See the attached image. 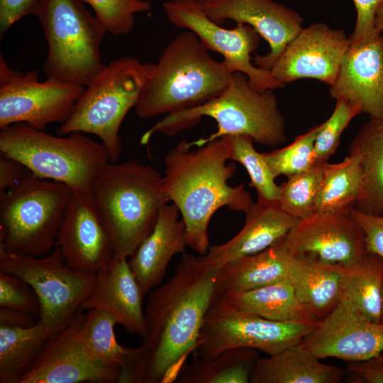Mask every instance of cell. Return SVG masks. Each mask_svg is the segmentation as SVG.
Masks as SVG:
<instances>
[{
  "label": "cell",
  "instance_id": "obj_42",
  "mask_svg": "<svg viewBox=\"0 0 383 383\" xmlns=\"http://www.w3.org/2000/svg\"><path fill=\"white\" fill-rule=\"evenodd\" d=\"M40 0H0V38L18 21L35 15Z\"/></svg>",
  "mask_w": 383,
  "mask_h": 383
},
{
  "label": "cell",
  "instance_id": "obj_4",
  "mask_svg": "<svg viewBox=\"0 0 383 383\" xmlns=\"http://www.w3.org/2000/svg\"><path fill=\"white\" fill-rule=\"evenodd\" d=\"M114 255L129 258L152 232L168 202L162 174L135 160L107 162L91 189Z\"/></svg>",
  "mask_w": 383,
  "mask_h": 383
},
{
  "label": "cell",
  "instance_id": "obj_9",
  "mask_svg": "<svg viewBox=\"0 0 383 383\" xmlns=\"http://www.w3.org/2000/svg\"><path fill=\"white\" fill-rule=\"evenodd\" d=\"M72 190L28 173L0 192V250L40 257L55 246Z\"/></svg>",
  "mask_w": 383,
  "mask_h": 383
},
{
  "label": "cell",
  "instance_id": "obj_44",
  "mask_svg": "<svg viewBox=\"0 0 383 383\" xmlns=\"http://www.w3.org/2000/svg\"><path fill=\"white\" fill-rule=\"evenodd\" d=\"M30 172L29 170L19 161L1 154L0 192L13 187Z\"/></svg>",
  "mask_w": 383,
  "mask_h": 383
},
{
  "label": "cell",
  "instance_id": "obj_49",
  "mask_svg": "<svg viewBox=\"0 0 383 383\" xmlns=\"http://www.w3.org/2000/svg\"><path fill=\"white\" fill-rule=\"evenodd\" d=\"M145 1H148L149 0H145Z\"/></svg>",
  "mask_w": 383,
  "mask_h": 383
},
{
  "label": "cell",
  "instance_id": "obj_22",
  "mask_svg": "<svg viewBox=\"0 0 383 383\" xmlns=\"http://www.w3.org/2000/svg\"><path fill=\"white\" fill-rule=\"evenodd\" d=\"M174 204L167 203L152 232L129 257V266L145 296L162 284L172 257L187 245L184 223Z\"/></svg>",
  "mask_w": 383,
  "mask_h": 383
},
{
  "label": "cell",
  "instance_id": "obj_18",
  "mask_svg": "<svg viewBox=\"0 0 383 383\" xmlns=\"http://www.w3.org/2000/svg\"><path fill=\"white\" fill-rule=\"evenodd\" d=\"M206 15L217 23L232 20L248 24L270 46L254 64L270 70L288 43L302 30L304 19L296 11L274 0H210L200 1Z\"/></svg>",
  "mask_w": 383,
  "mask_h": 383
},
{
  "label": "cell",
  "instance_id": "obj_36",
  "mask_svg": "<svg viewBox=\"0 0 383 383\" xmlns=\"http://www.w3.org/2000/svg\"><path fill=\"white\" fill-rule=\"evenodd\" d=\"M320 126L321 124L311 128L287 147L262 153L275 178L279 175L288 177L316 164L313 148Z\"/></svg>",
  "mask_w": 383,
  "mask_h": 383
},
{
  "label": "cell",
  "instance_id": "obj_16",
  "mask_svg": "<svg viewBox=\"0 0 383 383\" xmlns=\"http://www.w3.org/2000/svg\"><path fill=\"white\" fill-rule=\"evenodd\" d=\"M350 45L343 30L323 23H313L303 28L288 43L270 71L284 85L301 79H314L331 86Z\"/></svg>",
  "mask_w": 383,
  "mask_h": 383
},
{
  "label": "cell",
  "instance_id": "obj_8",
  "mask_svg": "<svg viewBox=\"0 0 383 383\" xmlns=\"http://www.w3.org/2000/svg\"><path fill=\"white\" fill-rule=\"evenodd\" d=\"M35 16L48 45L46 78L86 87L106 66L100 51L104 26L82 0H40Z\"/></svg>",
  "mask_w": 383,
  "mask_h": 383
},
{
  "label": "cell",
  "instance_id": "obj_38",
  "mask_svg": "<svg viewBox=\"0 0 383 383\" xmlns=\"http://www.w3.org/2000/svg\"><path fill=\"white\" fill-rule=\"evenodd\" d=\"M335 101L332 114L321 124L316 136L313 150L316 163L327 162L338 147L344 130L354 117L361 113L348 102L340 99Z\"/></svg>",
  "mask_w": 383,
  "mask_h": 383
},
{
  "label": "cell",
  "instance_id": "obj_47",
  "mask_svg": "<svg viewBox=\"0 0 383 383\" xmlns=\"http://www.w3.org/2000/svg\"><path fill=\"white\" fill-rule=\"evenodd\" d=\"M380 323L383 324V290H382V310H381Z\"/></svg>",
  "mask_w": 383,
  "mask_h": 383
},
{
  "label": "cell",
  "instance_id": "obj_27",
  "mask_svg": "<svg viewBox=\"0 0 383 383\" xmlns=\"http://www.w3.org/2000/svg\"><path fill=\"white\" fill-rule=\"evenodd\" d=\"M213 301L272 321L307 323L320 321L299 301L289 278L252 290L226 293Z\"/></svg>",
  "mask_w": 383,
  "mask_h": 383
},
{
  "label": "cell",
  "instance_id": "obj_48",
  "mask_svg": "<svg viewBox=\"0 0 383 383\" xmlns=\"http://www.w3.org/2000/svg\"><path fill=\"white\" fill-rule=\"evenodd\" d=\"M200 1H210V0H199Z\"/></svg>",
  "mask_w": 383,
  "mask_h": 383
},
{
  "label": "cell",
  "instance_id": "obj_43",
  "mask_svg": "<svg viewBox=\"0 0 383 383\" xmlns=\"http://www.w3.org/2000/svg\"><path fill=\"white\" fill-rule=\"evenodd\" d=\"M348 370L357 382L383 383V352L367 360L350 362Z\"/></svg>",
  "mask_w": 383,
  "mask_h": 383
},
{
  "label": "cell",
  "instance_id": "obj_2",
  "mask_svg": "<svg viewBox=\"0 0 383 383\" xmlns=\"http://www.w3.org/2000/svg\"><path fill=\"white\" fill-rule=\"evenodd\" d=\"M230 141L223 136L192 149L183 140L164 158L162 189L178 209L184 223L187 245L199 255L209 248V224L223 206L245 212L252 203L243 183L231 186L228 180L236 169L229 160Z\"/></svg>",
  "mask_w": 383,
  "mask_h": 383
},
{
  "label": "cell",
  "instance_id": "obj_31",
  "mask_svg": "<svg viewBox=\"0 0 383 383\" xmlns=\"http://www.w3.org/2000/svg\"><path fill=\"white\" fill-rule=\"evenodd\" d=\"M362 181V168L357 156L348 155L338 163L325 162L315 212H332L354 206L360 195Z\"/></svg>",
  "mask_w": 383,
  "mask_h": 383
},
{
  "label": "cell",
  "instance_id": "obj_20",
  "mask_svg": "<svg viewBox=\"0 0 383 383\" xmlns=\"http://www.w3.org/2000/svg\"><path fill=\"white\" fill-rule=\"evenodd\" d=\"M331 96L370 117L383 116V36L350 43Z\"/></svg>",
  "mask_w": 383,
  "mask_h": 383
},
{
  "label": "cell",
  "instance_id": "obj_1",
  "mask_svg": "<svg viewBox=\"0 0 383 383\" xmlns=\"http://www.w3.org/2000/svg\"><path fill=\"white\" fill-rule=\"evenodd\" d=\"M221 267L202 255L182 254L172 276L148 293L143 343L124 357L118 383L174 381L195 350Z\"/></svg>",
  "mask_w": 383,
  "mask_h": 383
},
{
  "label": "cell",
  "instance_id": "obj_19",
  "mask_svg": "<svg viewBox=\"0 0 383 383\" xmlns=\"http://www.w3.org/2000/svg\"><path fill=\"white\" fill-rule=\"evenodd\" d=\"M55 245L70 267L87 274H96L113 256L91 192H72Z\"/></svg>",
  "mask_w": 383,
  "mask_h": 383
},
{
  "label": "cell",
  "instance_id": "obj_40",
  "mask_svg": "<svg viewBox=\"0 0 383 383\" xmlns=\"http://www.w3.org/2000/svg\"><path fill=\"white\" fill-rule=\"evenodd\" d=\"M382 0H353L356 10V22L350 43L365 41L379 33L374 26L377 8Z\"/></svg>",
  "mask_w": 383,
  "mask_h": 383
},
{
  "label": "cell",
  "instance_id": "obj_24",
  "mask_svg": "<svg viewBox=\"0 0 383 383\" xmlns=\"http://www.w3.org/2000/svg\"><path fill=\"white\" fill-rule=\"evenodd\" d=\"M293 257L284 237L258 253L224 265L218 275L216 297L226 293L252 290L289 278Z\"/></svg>",
  "mask_w": 383,
  "mask_h": 383
},
{
  "label": "cell",
  "instance_id": "obj_14",
  "mask_svg": "<svg viewBox=\"0 0 383 383\" xmlns=\"http://www.w3.org/2000/svg\"><path fill=\"white\" fill-rule=\"evenodd\" d=\"M354 206L332 212H315L299 220L285 237L295 256L351 266L366 252L365 233L352 215Z\"/></svg>",
  "mask_w": 383,
  "mask_h": 383
},
{
  "label": "cell",
  "instance_id": "obj_17",
  "mask_svg": "<svg viewBox=\"0 0 383 383\" xmlns=\"http://www.w3.org/2000/svg\"><path fill=\"white\" fill-rule=\"evenodd\" d=\"M85 316L81 310L66 328L48 340L21 383L118 382L119 370L94 360L79 339Z\"/></svg>",
  "mask_w": 383,
  "mask_h": 383
},
{
  "label": "cell",
  "instance_id": "obj_46",
  "mask_svg": "<svg viewBox=\"0 0 383 383\" xmlns=\"http://www.w3.org/2000/svg\"><path fill=\"white\" fill-rule=\"evenodd\" d=\"M374 26L377 31H383V0L380 2L375 15Z\"/></svg>",
  "mask_w": 383,
  "mask_h": 383
},
{
  "label": "cell",
  "instance_id": "obj_28",
  "mask_svg": "<svg viewBox=\"0 0 383 383\" xmlns=\"http://www.w3.org/2000/svg\"><path fill=\"white\" fill-rule=\"evenodd\" d=\"M349 155L357 156L362 172V189L354 209L383 214V116L370 117L351 142Z\"/></svg>",
  "mask_w": 383,
  "mask_h": 383
},
{
  "label": "cell",
  "instance_id": "obj_6",
  "mask_svg": "<svg viewBox=\"0 0 383 383\" xmlns=\"http://www.w3.org/2000/svg\"><path fill=\"white\" fill-rule=\"evenodd\" d=\"M62 136L26 123L0 131V154L24 165L34 175L62 183L74 192H91L93 182L109 162L104 144L81 132Z\"/></svg>",
  "mask_w": 383,
  "mask_h": 383
},
{
  "label": "cell",
  "instance_id": "obj_34",
  "mask_svg": "<svg viewBox=\"0 0 383 383\" xmlns=\"http://www.w3.org/2000/svg\"><path fill=\"white\" fill-rule=\"evenodd\" d=\"M230 141L229 160L239 162L248 172L250 186L257 194V201L275 204L280 198V185L274 181L262 153L258 152L253 146V139L248 135L228 136Z\"/></svg>",
  "mask_w": 383,
  "mask_h": 383
},
{
  "label": "cell",
  "instance_id": "obj_3",
  "mask_svg": "<svg viewBox=\"0 0 383 383\" xmlns=\"http://www.w3.org/2000/svg\"><path fill=\"white\" fill-rule=\"evenodd\" d=\"M233 73L187 30L167 45L153 64L135 107L136 114L146 119L204 104L225 90Z\"/></svg>",
  "mask_w": 383,
  "mask_h": 383
},
{
  "label": "cell",
  "instance_id": "obj_25",
  "mask_svg": "<svg viewBox=\"0 0 383 383\" xmlns=\"http://www.w3.org/2000/svg\"><path fill=\"white\" fill-rule=\"evenodd\" d=\"M345 271L339 265L294 255L289 279L299 301L321 321L343 296Z\"/></svg>",
  "mask_w": 383,
  "mask_h": 383
},
{
  "label": "cell",
  "instance_id": "obj_35",
  "mask_svg": "<svg viewBox=\"0 0 383 383\" xmlns=\"http://www.w3.org/2000/svg\"><path fill=\"white\" fill-rule=\"evenodd\" d=\"M324 163H316L304 172L291 175L280 185L278 205L282 210L299 220L315 213V201L322 181Z\"/></svg>",
  "mask_w": 383,
  "mask_h": 383
},
{
  "label": "cell",
  "instance_id": "obj_12",
  "mask_svg": "<svg viewBox=\"0 0 383 383\" xmlns=\"http://www.w3.org/2000/svg\"><path fill=\"white\" fill-rule=\"evenodd\" d=\"M85 87L48 79L37 70H13L0 55V129L23 123L44 130L70 116Z\"/></svg>",
  "mask_w": 383,
  "mask_h": 383
},
{
  "label": "cell",
  "instance_id": "obj_39",
  "mask_svg": "<svg viewBox=\"0 0 383 383\" xmlns=\"http://www.w3.org/2000/svg\"><path fill=\"white\" fill-rule=\"evenodd\" d=\"M0 307L40 316V305L33 289L21 278L0 272Z\"/></svg>",
  "mask_w": 383,
  "mask_h": 383
},
{
  "label": "cell",
  "instance_id": "obj_11",
  "mask_svg": "<svg viewBox=\"0 0 383 383\" xmlns=\"http://www.w3.org/2000/svg\"><path fill=\"white\" fill-rule=\"evenodd\" d=\"M318 323L272 321L213 301L204 317L194 357H211L240 348L274 355L300 343Z\"/></svg>",
  "mask_w": 383,
  "mask_h": 383
},
{
  "label": "cell",
  "instance_id": "obj_13",
  "mask_svg": "<svg viewBox=\"0 0 383 383\" xmlns=\"http://www.w3.org/2000/svg\"><path fill=\"white\" fill-rule=\"evenodd\" d=\"M162 6L172 25L196 34L209 50L222 55L231 72L245 74L254 89L262 91L285 87L270 70L252 62L250 55L257 49L260 36L250 26L237 23L231 29L223 28L206 15L199 0H171Z\"/></svg>",
  "mask_w": 383,
  "mask_h": 383
},
{
  "label": "cell",
  "instance_id": "obj_41",
  "mask_svg": "<svg viewBox=\"0 0 383 383\" xmlns=\"http://www.w3.org/2000/svg\"><path fill=\"white\" fill-rule=\"evenodd\" d=\"M352 215L365 233L366 250L383 258V214H367L353 208Z\"/></svg>",
  "mask_w": 383,
  "mask_h": 383
},
{
  "label": "cell",
  "instance_id": "obj_5",
  "mask_svg": "<svg viewBox=\"0 0 383 383\" xmlns=\"http://www.w3.org/2000/svg\"><path fill=\"white\" fill-rule=\"evenodd\" d=\"M204 116L216 121L217 131L208 138L189 142L192 147L238 135L250 136L253 141L269 147L286 141L285 119L273 90L258 91L245 74L235 72L220 95L196 107L167 114L143 134L140 143L148 144L156 132L174 135L196 125Z\"/></svg>",
  "mask_w": 383,
  "mask_h": 383
},
{
  "label": "cell",
  "instance_id": "obj_10",
  "mask_svg": "<svg viewBox=\"0 0 383 383\" xmlns=\"http://www.w3.org/2000/svg\"><path fill=\"white\" fill-rule=\"evenodd\" d=\"M0 272L21 278L33 289L40 305L39 320L52 336L66 328L82 310L96 279V274L70 267L56 245L40 257L0 250Z\"/></svg>",
  "mask_w": 383,
  "mask_h": 383
},
{
  "label": "cell",
  "instance_id": "obj_32",
  "mask_svg": "<svg viewBox=\"0 0 383 383\" xmlns=\"http://www.w3.org/2000/svg\"><path fill=\"white\" fill-rule=\"evenodd\" d=\"M383 290V258L366 251L346 267L343 296L349 298L370 320L380 323Z\"/></svg>",
  "mask_w": 383,
  "mask_h": 383
},
{
  "label": "cell",
  "instance_id": "obj_15",
  "mask_svg": "<svg viewBox=\"0 0 383 383\" xmlns=\"http://www.w3.org/2000/svg\"><path fill=\"white\" fill-rule=\"evenodd\" d=\"M300 343L320 359L365 361L383 352V324L368 318L343 296Z\"/></svg>",
  "mask_w": 383,
  "mask_h": 383
},
{
  "label": "cell",
  "instance_id": "obj_26",
  "mask_svg": "<svg viewBox=\"0 0 383 383\" xmlns=\"http://www.w3.org/2000/svg\"><path fill=\"white\" fill-rule=\"evenodd\" d=\"M343 370L323 364L301 343L268 357H258L250 376L252 383H338Z\"/></svg>",
  "mask_w": 383,
  "mask_h": 383
},
{
  "label": "cell",
  "instance_id": "obj_7",
  "mask_svg": "<svg viewBox=\"0 0 383 383\" xmlns=\"http://www.w3.org/2000/svg\"><path fill=\"white\" fill-rule=\"evenodd\" d=\"M152 66L132 57H121L106 65L84 87L70 116L57 128V135L93 134L106 147L109 162H117L123 150L121 125L135 107Z\"/></svg>",
  "mask_w": 383,
  "mask_h": 383
},
{
  "label": "cell",
  "instance_id": "obj_21",
  "mask_svg": "<svg viewBox=\"0 0 383 383\" xmlns=\"http://www.w3.org/2000/svg\"><path fill=\"white\" fill-rule=\"evenodd\" d=\"M94 286L82 310L99 309L111 313L128 332L145 333V296L128 258L114 255L96 274Z\"/></svg>",
  "mask_w": 383,
  "mask_h": 383
},
{
  "label": "cell",
  "instance_id": "obj_30",
  "mask_svg": "<svg viewBox=\"0 0 383 383\" xmlns=\"http://www.w3.org/2000/svg\"><path fill=\"white\" fill-rule=\"evenodd\" d=\"M257 350L247 348L225 350L194 360L177 374L178 383H248L258 358Z\"/></svg>",
  "mask_w": 383,
  "mask_h": 383
},
{
  "label": "cell",
  "instance_id": "obj_29",
  "mask_svg": "<svg viewBox=\"0 0 383 383\" xmlns=\"http://www.w3.org/2000/svg\"><path fill=\"white\" fill-rule=\"evenodd\" d=\"M51 336L40 320L28 328L0 324V382L21 383Z\"/></svg>",
  "mask_w": 383,
  "mask_h": 383
},
{
  "label": "cell",
  "instance_id": "obj_33",
  "mask_svg": "<svg viewBox=\"0 0 383 383\" xmlns=\"http://www.w3.org/2000/svg\"><path fill=\"white\" fill-rule=\"evenodd\" d=\"M118 323L109 312L91 309L78 333V337L87 353L96 361L113 368H120L131 348L120 345L116 338L114 327Z\"/></svg>",
  "mask_w": 383,
  "mask_h": 383
},
{
  "label": "cell",
  "instance_id": "obj_45",
  "mask_svg": "<svg viewBox=\"0 0 383 383\" xmlns=\"http://www.w3.org/2000/svg\"><path fill=\"white\" fill-rule=\"evenodd\" d=\"M36 315L17 310L0 307V324L28 328L38 323Z\"/></svg>",
  "mask_w": 383,
  "mask_h": 383
},
{
  "label": "cell",
  "instance_id": "obj_23",
  "mask_svg": "<svg viewBox=\"0 0 383 383\" xmlns=\"http://www.w3.org/2000/svg\"><path fill=\"white\" fill-rule=\"evenodd\" d=\"M242 229L227 242L209 247L206 260L224 265L258 253L286 237L299 219L289 215L278 203H252L244 212Z\"/></svg>",
  "mask_w": 383,
  "mask_h": 383
},
{
  "label": "cell",
  "instance_id": "obj_37",
  "mask_svg": "<svg viewBox=\"0 0 383 383\" xmlns=\"http://www.w3.org/2000/svg\"><path fill=\"white\" fill-rule=\"evenodd\" d=\"M94 11L97 20L113 35L129 33L135 26V15L151 9L145 0H82Z\"/></svg>",
  "mask_w": 383,
  "mask_h": 383
}]
</instances>
